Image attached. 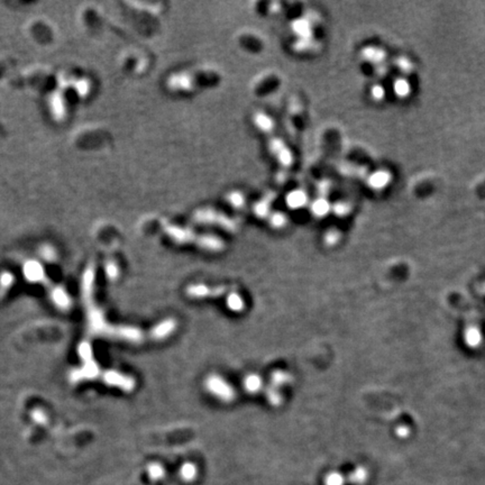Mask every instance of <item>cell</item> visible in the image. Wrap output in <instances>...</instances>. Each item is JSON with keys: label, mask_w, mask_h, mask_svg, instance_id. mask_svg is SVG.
Listing matches in <instances>:
<instances>
[{"label": "cell", "mask_w": 485, "mask_h": 485, "mask_svg": "<svg viewBox=\"0 0 485 485\" xmlns=\"http://www.w3.org/2000/svg\"><path fill=\"white\" fill-rule=\"evenodd\" d=\"M180 473H181L182 478L187 479V481H191V479L194 478L195 474H197V468H195L192 463H185L182 465L181 469H180Z\"/></svg>", "instance_id": "7c38bea8"}, {"label": "cell", "mask_w": 485, "mask_h": 485, "mask_svg": "<svg viewBox=\"0 0 485 485\" xmlns=\"http://www.w3.org/2000/svg\"><path fill=\"white\" fill-rule=\"evenodd\" d=\"M338 237H339L338 233H329V234L326 235V238H325V240H326L327 244L332 245V244H334V242L337 241Z\"/></svg>", "instance_id": "2e32d148"}, {"label": "cell", "mask_w": 485, "mask_h": 485, "mask_svg": "<svg viewBox=\"0 0 485 485\" xmlns=\"http://www.w3.org/2000/svg\"><path fill=\"white\" fill-rule=\"evenodd\" d=\"M151 469H152V474L154 476L161 477L163 475V468L159 465H153V467H151Z\"/></svg>", "instance_id": "e0dca14e"}, {"label": "cell", "mask_w": 485, "mask_h": 485, "mask_svg": "<svg viewBox=\"0 0 485 485\" xmlns=\"http://www.w3.org/2000/svg\"><path fill=\"white\" fill-rule=\"evenodd\" d=\"M394 92L399 97H407L410 94V85L405 79H398L394 82Z\"/></svg>", "instance_id": "8fae6325"}, {"label": "cell", "mask_w": 485, "mask_h": 485, "mask_svg": "<svg viewBox=\"0 0 485 485\" xmlns=\"http://www.w3.org/2000/svg\"><path fill=\"white\" fill-rule=\"evenodd\" d=\"M286 224V218L282 215H275L271 217V225L275 228H281Z\"/></svg>", "instance_id": "5bb4252c"}, {"label": "cell", "mask_w": 485, "mask_h": 485, "mask_svg": "<svg viewBox=\"0 0 485 485\" xmlns=\"http://www.w3.org/2000/svg\"><path fill=\"white\" fill-rule=\"evenodd\" d=\"M226 306L231 311L240 312L245 309V300L240 293L237 291H230L226 296Z\"/></svg>", "instance_id": "52a82bcc"}, {"label": "cell", "mask_w": 485, "mask_h": 485, "mask_svg": "<svg viewBox=\"0 0 485 485\" xmlns=\"http://www.w3.org/2000/svg\"><path fill=\"white\" fill-rule=\"evenodd\" d=\"M177 320L173 318H167L162 320L161 322H158L155 327L152 329V337L155 338L157 340L159 339H165L175 332L177 329Z\"/></svg>", "instance_id": "277c9868"}, {"label": "cell", "mask_w": 485, "mask_h": 485, "mask_svg": "<svg viewBox=\"0 0 485 485\" xmlns=\"http://www.w3.org/2000/svg\"><path fill=\"white\" fill-rule=\"evenodd\" d=\"M228 292L227 286L211 287L205 283H193L185 289V293L191 299H206V298H220Z\"/></svg>", "instance_id": "3957f363"}, {"label": "cell", "mask_w": 485, "mask_h": 485, "mask_svg": "<svg viewBox=\"0 0 485 485\" xmlns=\"http://www.w3.org/2000/svg\"><path fill=\"white\" fill-rule=\"evenodd\" d=\"M167 234L171 237V239L177 241L178 244H187L190 241H195V244L200 246L201 249L217 252L224 249V244L218 237L215 236H197L195 237L193 231L177 227L174 225H169L165 228Z\"/></svg>", "instance_id": "6da1fadb"}, {"label": "cell", "mask_w": 485, "mask_h": 485, "mask_svg": "<svg viewBox=\"0 0 485 485\" xmlns=\"http://www.w3.org/2000/svg\"><path fill=\"white\" fill-rule=\"evenodd\" d=\"M204 385L208 393L226 403L233 402L236 399V390L233 385L218 374H209L205 379Z\"/></svg>", "instance_id": "7a4b0ae2"}, {"label": "cell", "mask_w": 485, "mask_h": 485, "mask_svg": "<svg viewBox=\"0 0 485 485\" xmlns=\"http://www.w3.org/2000/svg\"><path fill=\"white\" fill-rule=\"evenodd\" d=\"M372 95H373V97L375 98V100H381L382 98L384 97V90H383V88L380 87V86L373 87Z\"/></svg>", "instance_id": "9a60e30c"}, {"label": "cell", "mask_w": 485, "mask_h": 485, "mask_svg": "<svg viewBox=\"0 0 485 485\" xmlns=\"http://www.w3.org/2000/svg\"><path fill=\"white\" fill-rule=\"evenodd\" d=\"M390 180H391L390 173L385 171H379L374 173L372 177L370 178V184L372 185L373 188L381 189V188H384L385 185L390 182Z\"/></svg>", "instance_id": "9c48e42d"}, {"label": "cell", "mask_w": 485, "mask_h": 485, "mask_svg": "<svg viewBox=\"0 0 485 485\" xmlns=\"http://www.w3.org/2000/svg\"><path fill=\"white\" fill-rule=\"evenodd\" d=\"M363 56L364 58L370 61V62H372V63L376 64V63H381L382 61L384 60L385 58V53L383 52V51L380 50V49H376V48H368V49H365L363 51Z\"/></svg>", "instance_id": "30bf717a"}, {"label": "cell", "mask_w": 485, "mask_h": 485, "mask_svg": "<svg viewBox=\"0 0 485 485\" xmlns=\"http://www.w3.org/2000/svg\"><path fill=\"white\" fill-rule=\"evenodd\" d=\"M396 64H398L399 68L403 72H406V73H409V72L412 70V68H414L411 64V62L409 60H407L406 58H400L398 61H396Z\"/></svg>", "instance_id": "4fadbf2b"}, {"label": "cell", "mask_w": 485, "mask_h": 485, "mask_svg": "<svg viewBox=\"0 0 485 485\" xmlns=\"http://www.w3.org/2000/svg\"><path fill=\"white\" fill-rule=\"evenodd\" d=\"M242 386L251 394H256L264 389V382L262 376L256 373L247 374L242 380Z\"/></svg>", "instance_id": "5b68a950"}, {"label": "cell", "mask_w": 485, "mask_h": 485, "mask_svg": "<svg viewBox=\"0 0 485 485\" xmlns=\"http://www.w3.org/2000/svg\"><path fill=\"white\" fill-rule=\"evenodd\" d=\"M293 381V376L291 373L285 370H275L273 371L270 376V384L275 386L277 389H281L282 386H286L290 384Z\"/></svg>", "instance_id": "8992f818"}, {"label": "cell", "mask_w": 485, "mask_h": 485, "mask_svg": "<svg viewBox=\"0 0 485 485\" xmlns=\"http://www.w3.org/2000/svg\"><path fill=\"white\" fill-rule=\"evenodd\" d=\"M264 393L267 402H269L272 407H280L282 405L283 396L281 394L280 389L270 384L264 389Z\"/></svg>", "instance_id": "ba28073f"}]
</instances>
